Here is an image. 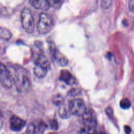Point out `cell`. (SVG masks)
<instances>
[{"label":"cell","instance_id":"1","mask_svg":"<svg viewBox=\"0 0 134 134\" xmlns=\"http://www.w3.org/2000/svg\"><path fill=\"white\" fill-rule=\"evenodd\" d=\"M7 68L17 91L20 93L27 91L30 88L31 82L26 70L22 68L14 66H7Z\"/></svg>","mask_w":134,"mask_h":134},{"label":"cell","instance_id":"2","mask_svg":"<svg viewBox=\"0 0 134 134\" xmlns=\"http://www.w3.org/2000/svg\"><path fill=\"white\" fill-rule=\"evenodd\" d=\"M20 19L22 27L27 33H32L34 30V19L31 10L27 7H24L20 14Z\"/></svg>","mask_w":134,"mask_h":134},{"label":"cell","instance_id":"3","mask_svg":"<svg viewBox=\"0 0 134 134\" xmlns=\"http://www.w3.org/2000/svg\"><path fill=\"white\" fill-rule=\"evenodd\" d=\"M35 66L34 73L38 78L44 77L50 69V65L49 62L43 54L37 61L34 62Z\"/></svg>","mask_w":134,"mask_h":134},{"label":"cell","instance_id":"4","mask_svg":"<svg viewBox=\"0 0 134 134\" xmlns=\"http://www.w3.org/2000/svg\"><path fill=\"white\" fill-rule=\"evenodd\" d=\"M53 24L51 17L46 13H41L39 15L37 24V29L39 33L42 35L49 33L52 28Z\"/></svg>","mask_w":134,"mask_h":134},{"label":"cell","instance_id":"5","mask_svg":"<svg viewBox=\"0 0 134 134\" xmlns=\"http://www.w3.org/2000/svg\"><path fill=\"white\" fill-rule=\"evenodd\" d=\"M68 107L71 114L77 116H82L87 110L84 101L81 98L71 100Z\"/></svg>","mask_w":134,"mask_h":134},{"label":"cell","instance_id":"6","mask_svg":"<svg viewBox=\"0 0 134 134\" xmlns=\"http://www.w3.org/2000/svg\"><path fill=\"white\" fill-rule=\"evenodd\" d=\"M0 83L7 88H11L13 83L7 66L1 62H0Z\"/></svg>","mask_w":134,"mask_h":134},{"label":"cell","instance_id":"7","mask_svg":"<svg viewBox=\"0 0 134 134\" xmlns=\"http://www.w3.org/2000/svg\"><path fill=\"white\" fill-rule=\"evenodd\" d=\"M26 124L25 120L16 115H13L9 119L10 128L15 132L21 131L26 126Z\"/></svg>","mask_w":134,"mask_h":134},{"label":"cell","instance_id":"8","mask_svg":"<svg viewBox=\"0 0 134 134\" xmlns=\"http://www.w3.org/2000/svg\"><path fill=\"white\" fill-rule=\"evenodd\" d=\"M31 52L32 57L35 61L39 59L43 54V50L42 47V43L39 41H36L31 46Z\"/></svg>","mask_w":134,"mask_h":134},{"label":"cell","instance_id":"9","mask_svg":"<svg viewBox=\"0 0 134 134\" xmlns=\"http://www.w3.org/2000/svg\"><path fill=\"white\" fill-rule=\"evenodd\" d=\"M83 126L95 127L96 126V120L94 113L91 110H88L82 116Z\"/></svg>","mask_w":134,"mask_h":134},{"label":"cell","instance_id":"10","mask_svg":"<svg viewBox=\"0 0 134 134\" xmlns=\"http://www.w3.org/2000/svg\"><path fill=\"white\" fill-rule=\"evenodd\" d=\"M53 58L57 64L61 66H65L68 63V60L61 52L55 48L52 49L51 51Z\"/></svg>","mask_w":134,"mask_h":134},{"label":"cell","instance_id":"11","mask_svg":"<svg viewBox=\"0 0 134 134\" xmlns=\"http://www.w3.org/2000/svg\"><path fill=\"white\" fill-rule=\"evenodd\" d=\"M60 79L68 85H73L77 83V81L74 76L66 70H63L61 71Z\"/></svg>","mask_w":134,"mask_h":134},{"label":"cell","instance_id":"12","mask_svg":"<svg viewBox=\"0 0 134 134\" xmlns=\"http://www.w3.org/2000/svg\"><path fill=\"white\" fill-rule=\"evenodd\" d=\"M29 3L36 9L44 11L48 10L51 6L48 0H29Z\"/></svg>","mask_w":134,"mask_h":134},{"label":"cell","instance_id":"13","mask_svg":"<svg viewBox=\"0 0 134 134\" xmlns=\"http://www.w3.org/2000/svg\"><path fill=\"white\" fill-rule=\"evenodd\" d=\"M13 36L12 32L7 28L0 27V39L4 41H9Z\"/></svg>","mask_w":134,"mask_h":134},{"label":"cell","instance_id":"14","mask_svg":"<svg viewBox=\"0 0 134 134\" xmlns=\"http://www.w3.org/2000/svg\"><path fill=\"white\" fill-rule=\"evenodd\" d=\"M39 133L38 127L34 123H29L26 127V134H38Z\"/></svg>","mask_w":134,"mask_h":134},{"label":"cell","instance_id":"15","mask_svg":"<svg viewBox=\"0 0 134 134\" xmlns=\"http://www.w3.org/2000/svg\"><path fill=\"white\" fill-rule=\"evenodd\" d=\"M96 132L95 127L83 126L80 129L79 134H96Z\"/></svg>","mask_w":134,"mask_h":134},{"label":"cell","instance_id":"16","mask_svg":"<svg viewBox=\"0 0 134 134\" xmlns=\"http://www.w3.org/2000/svg\"><path fill=\"white\" fill-rule=\"evenodd\" d=\"M70 114H71L69 108L68 109H67L66 107L63 105H62L60 107L59 109V115L61 118H68L70 116Z\"/></svg>","mask_w":134,"mask_h":134},{"label":"cell","instance_id":"17","mask_svg":"<svg viewBox=\"0 0 134 134\" xmlns=\"http://www.w3.org/2000/svg\"><path fill=\"white\" fill-rule=\"evenodd\" d=\"M52 102L55 105L61 106L63 103V99L61 95L57 94L54 95L52 98Z\"/></svg>","mask_w":134,"mask_h":134},{"label":"cell","instance_id":"18","mask_svg":"<svg viewBox=\"0 0 134 134\" xmlns=\"http://www.w3.org/2000/svg\"><path fill=\"white\" fill-rule=\"evenodd\" d=\"M119 105L121 108L126 109H128L131 106V103L128 99L123 98L120 100Z\"/></svg>","mask_w":134,"mask_h":134},{"label":"cell","instance_id":"19","mask_svg":"<svg viewBox=\"0 0 134 134\" xmlns=\"http://www.w3.org/2000/svg\"><path fill=\"white\" fill-rule=\"evenodd\" d=\"M113 0H102L100 6L103 9L108 8L112 4Z\"/></svg>","mask_w":134,"mask_h":134},{"label":"cell","instance_id":"20","mask_svg":"<svg viewBox=\"0 0 134 134\" xmlns=\"http://www.w3.org/2000/svg\"><path fill=\"white\" fill-rule=\"evenodd\" d=\"M105 113L109 119H113V118L114 117V113H113V110L111 107L109 106V107H107L106 108Z\"/></svg>","mask_w":134,"mask_h":134},{"label":"cell","instance_id":"21","mask_svg":"<svg viewBox=\"0 0 134 134\" xmlns=\"http://www.w3.org/2000/svg\"><path fill=\"white\" fill-rule=\"evenodd\" d=\"M50 125L51 128L53 130H57L58 128V124L56 120H51L50 121Z\"/></svg>","mask_w":134,"mask_h":134},{"label":"cell","instance_id":"22","mask_svg":"<svg viewBox=\"0 0 134 134\" xmlns=\"http://www.w3.org/2000/svg\"><path fill=\"white\" fill-rule=\"evenodd\" d=\"M81 93V91L79 89L76 88H74L71 90L69 92V95L71 96H75V95H78Z\"/></svg>","mask_w":134,"mask_h":134},{"label":"cell","instance_id":"23","mask_svg":"<svg viewBox=\"0 0 134 134\" xmlns=\"http://www.w3.org/2000/svg\"><path fill=\"white\" fill-rule=\"evenodd\" d=\"M128 8L131 12H134V0H129Z\"/></svg>","mask_w":134,"mask_h":134},{"label":"cell","instance_id":"24","mask_svg":"<svg viewBox=\"0 0 134 134\" xmlns=\"http://www.w3.org/2000/svg\"><path fill=\"white\" fill-rule=\"evenodd\" d=\"M124 130L126 134H130L131 132V128L127 125H126L124 126Z\"/></svg>","mask_w":134,"mask_h":134},{"label":"cell","instance_id":"25","mask_svg":"<svg viewBox=\"0 0 134 134\" xmlns=\"http://www.w3.org/2000/svg\"><path fill=\"white\" fill-rule=\"evenodd\" d=\"M3 127V121L2 116L0 114V130L2 129Z\"/></svg>","mask_w":134,"mask_h":134},{"label":"cell","instance_id":"26","mask_svg":"<svg viewBox=\"0 0 134 134\" xmlns=\"http://www.w3.org/2000/svg\"><path fill=\"white\" fill-rule=\"evenodd\" d=\"M96 134H104V133H97L96 132Z\"/></svg>","mask_w":134,"mask_h":134},{"label":"cell","instance_id":"27","mask_svg":"<svg viewBox=\"0 0 134 134\" xmlns=\"http://www.w3.org/2000/svg\"><path fill=\"white\" fill-rule=\"evenodd\" d=\"M49 134H55V133H50Z\"/></svg>","mask_w":134,"mask_h":134}]
</instances>
